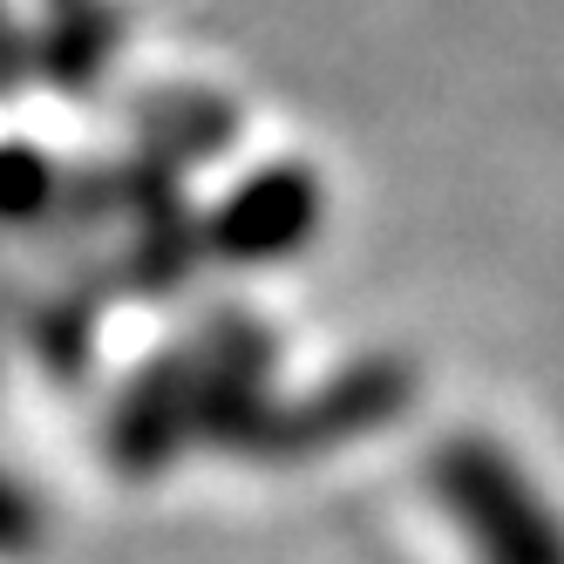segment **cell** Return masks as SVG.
<instances>
[{
  "label": "cell",
  "mask_w": 564,
  "mask_h": 564,
  "mask_svg": "<svg viewBox=\"0 0 564 564\" xmlns=\"http://www.w3.org/2000/svg\"><path fill=\"white\" fill-rule=\"evenodd\" d=\"M96 293H83L75 279H55L48 293L14 300V327L28 334L34 360L55 375V381H83L89 375V347H96Z\"/></svg>",
  "instance_id": "cell-3"
},
{
  "label": "cell",
  "mask_w": 564,
  "mask_h": 564,
  "mask_svg": "<svg viewBox=\"0 0 564 564\" xmlns=\"http://www.w3.org/2000/svg\"><path fill=\"white\" fill-rule=\"evenodd\" d=\"M62 8H83V0H48V14H62Z\"/></svg>",
  "instance_id": "cell-9"
},
{
  "label": "cell",
  "mask_w": 564,
  "mask_h": 564,
  "mask_svg": "<svg viewBox=\"0 0 564 564\" xmlns=\"http://www.w3.org/2000/svg\"><path fill=\"white\" fill-rule=\"evenodd\" d=\"M109 48H116V14L102 8V0L62 8L42 28V75L55 89H89L102 75V62H109Z\"/></svg>",
  "instance_id": "cell-5"
},
{
  "label": "cell",
  "mask_w": 564,
  "mask_h": 564,
  "mask_svg": "<svg viewBox=\"0 0 564 564\" xmlns=\"http://www.w3.org/2000/svg\"><path fill=\"white\" fill-rule=\"evenodd\" d=\"M319 225V184L300 164H265L205 218V252L231 265H265L300 252Z\"/></svg>",
  "instance_id": "cell-1"
},
{
  "label": "cell",
  "mask_w": 564,
  "mask_h": 564,
  "mask_svg": "<svg viewBox=\"0 0 564 564\" xmlns=\"http://www.w3.org/2000/svg\"><path fill=\"white\" fill-rule=\"evenodd\" d=\"M42 75V34H28L14 21V0H0V102L21 96Z\"/></svg>",
  "instance_id": "cell-7"
},
{
  "label": "cell",
  "mask_w": 564,
  "mask_h": 564,
  "mask_svg": "<svg viewBox=\"0 0 564 564\" xmlns=\"http://www.w3.org/2000/svg\"><path fill=\"white\" fill-rule=\"evenodd\" d=\"M42 544V503L14 476H0V557H28Z\"/></svg>",
  "instance_id": "cell-8"
},
{
  "label": "cell",
  "mask_w": 564,
  "mask_h": 564,
  "mask_svg": "<svg viewBox=\"0 0 564 564\" xmlns=\"http://www.w3.org/2000/svg\"><path fill=\"white\" fill-rule=\"evenodd\" d=\"M0 319H14V306H8V293H0Z\"/></svg>",
  "instance_id": "cell-10"
},
{
  "label": "cell",
  "mask_w": 564,
  "mask_h": 564,
  "mask_svg": "<svg viewBox=\"0 0 564 564\" xmlns=\"http://www.w3.org/2000/svg\"><path fill=\"white\" fill-rule=\"evenodd\" d=\"M137 130H143V150L191 171L238 137V109L225 96H205V89H171V96H150L137 109Z\"/></svg>",
  "instance_id": "cell-4"
},
{
  "label": "cell",
  "mask_w": 564,
  "mask_h": 564,
  "mask_svg": "<svg viewBox=\"0 0 564 564\" xmlns=\"http://www.w3.org/2000/svg\"><path fill=\"white\" fill-rule=\"evenodd\" d=\"M62 205V171L34 143H0V225H48Z\"/></svg>",
  "instance_id": "cell-6"
},
{
  "label": "cell",
  "mask_w": 564,
  "mask_h": 564,
  "mask_svg": "<svg viewBox=\"0 0 564 564\" xmlns=\"http://www.w3.org/2000/svg\"><path fill=\"white\" fill-rule=\"evenodd\" d=\"M197 435V360L191 347L156 354L109 409V463L116 476H156Z\"/></svg>",
  "instance_id": "cell-2"
}]
</instances>
